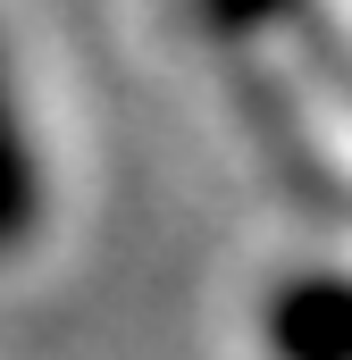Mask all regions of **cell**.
Masks as SVG:
<instances>
[{
    "mask_svg": "<svg viewBox=\"0 0 352 360\" xmlns=\"http://www.w3.org/2000/svg\"><path fill=\"white\" fill-rule=\"evenodd\" d=\"M268 352L277 360H352V276H285L268 293Z\"/></svg>",
    "mask_w": 352,
    "mask_h": 360,
    "instance_id": "cell-1",
    "label": "cell"
},
{
    "mask_svg": "<svg viewBox=\"0 0 352 360\" xmlns=\"http://www.w3.org/2000/svg\"><path fill=\"white\" fill-rule=\"evenodd\" d=\"M193 8H201L210 34H244V25H277V17L302 8V0H193Z\"/></svg>",
    "mask_w": 352,
    "mask_h": 360,
    "instance_id": "cell-3",
    "label": "cell"
},
{
    "mask_svg": "<svg viewBox=\"0 0 352 360\" xmlns=\"http://www.w3.org/2000/svg\"><path fill=\"white\" fill-rule=\"evenodd\" d=\"M42 226V160H34V134H25V109L8 92V68H0V260L25 252Z\"/></svg>",
    "mask_w": 352,
    "mask_h": 360,
    "instance_id": "cell-2",
    "label": "cell"
}]
</instances>
